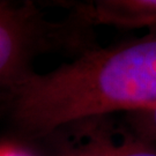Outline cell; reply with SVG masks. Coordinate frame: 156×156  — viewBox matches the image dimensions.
I'll use <instances>...</instances> for the list:
<instances>
[{
	"mask_svg": "<svg viewBox=\"0 0 156 156\" xmlns=\"http://www.w3.org/2000/svg\"><path fill=\"white\" fill-rule=\"evenodd\" d=\"M2 88L9 120L31 136L115 112L148 110L156 105V34L86 51Z\"/></svg>",
	"mask_w": 156,
	"mask_h": 156,
	"instance_id": "1",
	"label": "cell"
},
{
	"mask_svg": "<svg viewBox=\"0 0 156 156\" xmlns=\"http://www.w3.org/2000/svg\"><path fill=\"white\" fill-rule=\"evenodd\" d=\"M76 14L86 23L156 34V0H98L79 5Z\"/></svg>",
	"mask_w": 156,
	"mask_h": 156,
	"instance_id": "3",
	"label": "cell"
},
{
	"mask_svg": "<svg viewBox=\"0 0 156 156\" xmlns=\"http://www.w3.org/2000/svg\"><path fill=\"white\" fill-rule=\"evenodd\" d=\"M128 122L135 135L156 144V105L148 110L128 113Z\"/></svg>",
	"mask_w": 156,
	"mask_h": 156,
	"instance_id": "5",
	"label": "cell"
},
{
	"mask_svg": "<svg viewBox=\"0 0 156 156\" xmlns=\"http://www.w3.org/2000/svg\"><path fill=\"white\" fill-rule=\"evenodd\" d=\"M79 156H156V144L141 139L134 133L122 142L96 139Z\"/></svg>",
	"mask_w": 156,
	"mask_h": 156,
	"instance_id": "4",
	"label": "cell"
},
{
	"mask_svg": "<svg viewBox=\"0 0 156 156\" xmlns=\"http://www.w3.org/2000/svg\"><path fill=\"white\" fill-rule=\"evenodd\" d=\"M0 156H29L27 153L17 149L15 147L6 146L0 148Z\"/></svg>",
	"mask_w": 156,
	"mask_h": 156,
	"instance_id": "6",
	"label": "cell"
},
{
	"mask_svg": "<svg viewBox=\"0 0 156 156\" xmlns=\"http://www.w3.org/2000/svg\"><path fill=\"white\" fill-rule=\"evenodd\" d=\"M64 23L46 22L31 4L0 2V88L31 73L28 64L38 51L66 42Z\"/></svg>",
	"mask_w": 156,
	"mask_h": 156,
	"instance_id": "2",
	"label": "cell"
}]
</instances>
